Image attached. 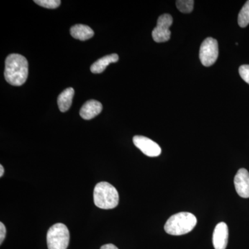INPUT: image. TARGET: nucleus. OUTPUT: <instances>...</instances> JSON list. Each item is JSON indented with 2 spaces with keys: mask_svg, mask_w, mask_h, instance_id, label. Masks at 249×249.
<instances>
[{
  "mask_svg": "<svg viewBox=\"0 0 249 249\" xmlns=\"http://www.w3.org/2000/svg\"><path fill=\"white\" fill-rule=\"evenodd\" d=\"M29 65L25 57L19 54L9 55L5 62L4 77L13 86H21L27 81Z\"/></svg>",
  "mask_w": 249,
  "mask_h": 249,
  "instance_id": "obj_1",
  "label": "nucleus"
},
{
  "mask_svg": "<svg viewBox=\"0 0 249 249\" xmlns=\"http://www.w3.org/2000/svg\"><path fill=\"white\" fill-rule=\"evenodd\" d=\"M197 219L191 213L181 212L173 214L164 226L167 233L171 235H182L192 231L196 227Z\"/></svg>",
  "mask_w": 249,
  "mask_h": 249,
  "instance_id": "obj_2",
  "label": "nucleus"
},
{
  "mask_svg": "<svg viewBox=\"0 0 249 249\" xmlns=\"http://www.w3.org/2000/svg\"><path fill=\"white\" fill-rule=\"evenodd\" d=\"M93 201L99 209H114L119 204V193L109 183H98L93 190Z\"/></svg>",
  "mask_w": 249,
  "mask_h": 249,
  "instance_id": "obj_3",
  "label": "nucleus"
},
{
  "mask_svg": "<svg viewBox=\"0 0 249 249\" xmlns=\"http://www.w3.org/2000/svg\"><path fill=\"white\" fill-rule=\"evenodd\" d=\"M70 240L68 228L62 223L54 224L47 232V242L49 249H67Z\"/></svg>",
  "mask_w": 249,
  "mask_h": 249,
  "instance_id": "obj_4",
  "label": "nucleus"
},
{
  "mask_svg": "<svg viewBox=\"0 0 249 249\" xmlns=\"http://www.w3.org/2000/svg\"><path fill=\"white\" fill-rule=\"evenodd\" d=\"M219 55L218 42L213 37H208L202 42L199 50V59L205 67L212 66Z\"/></svg>",
  "mask_w": 249,
  "mask_h": 249,
  "instance_id": "obj_5",
  "label": "nucleus"
},
{
  "mask_svg": "<svg viewBox=\"0 0 249 249\" xmlns=\"http://www.w3.org/2000/svg\"><path fill=\"white\" fill-rule=\"evenodd\" d=\"M173 17L170 14H163L158 18L157 27L152 31V38L156 42H165L170 39V27L173 24Z\"/></svg>",
  "mask_w": 249,
  "mask_h": 249,
  "instance_id": "obj_6",
  "label": "nucleus"
},
{
  "mask_svg": "<svg viewBox=\"0 0 249 249\" xmlns=\"http://www.w3.org/2000/svg\"><path fill=\"white\" fill-rule=\"evenodd\" d=\"M133 142L134 145L147 157H158L161 153V149L160 145L147 137L134 136Z\"/></svg>",
  "mask_w": 249,
  "mask_h": 249,
  "instance_id": "obj_7",
  "label": "nucleus"
},
{
  "mask_svg": "<svg viewBox=\"0 0 249 249\" xmlns=\"http://www.w3.org/2000/svg\"><path fill=\"white\" fill-rule=\"evenodd\" d=\"M234 184L237 194L243 198H249V173L245 168H241L236 174Z\"/></svg>",
  "mask_w": 249,
  "mask_h": 249,
  "instance_id": "obj_8",
  "label": "nucleus"
},
{
  "mask_svg": "<svg viewBox=\"0 0 249 249\" xmlns=\"http://www.w3.org/2000/svg\"><path fill=\"white\" fill-rule=\"evenodd\" d=\"M229 240V228L227 224L220 222L216 226L213 235L214 249H226Z\"/></svg>",
  "mask_w": 249,
  "mask_h": 249,
  "instance_id": "obj_9",
  "label": "nucleus"
},
{
  "mask_svg": "<svg viewBox=\"0 0 249 249\" xmlns=\"http://www.w3.org/2000/svg\"><path fill=\"white\" fill-rule=\"evenodd\" d=\"M102 110L103 106L101 103L95 100H90L83 105L80 111V115L85 120H91Z\"/></svg>",
  "mask_w": 249,
  "mask_h": 249,
  "instance_id": "obj_10",
  "label": "nucleus"
},
{
  "mask_svg": "<svg viewBox=\"0 0 249 249\" xmlns=\"http://www.w3.org/2000/svg\"><path fill=\"white\" fill-rule=\"evenodd\" d=\"M119 57L117 54L114 53L111 55H106L100 58L97 61L95 62L91 66L90 70L93 73H101L105 71L106 67L111 63L118 62Z\"/></svg>",
  "mask_w": 249,
  "mask_h": 249,
  "instance_id": "obj_11",
  "label": "nucleus"
},
{
  "mask_svg": "<svg viewBox=\"0 0 249 249\" xmlns=\"http://www.w3.org/2000/svg\"><path fill=\"white\" fill-rule=\"evenodd\" d=\"M70 33L73 38L81 41L89 40L94 34L91 28L84 24H76L73 26L71 28Z\"/></svg>",
  "mask_w": 249,
  "mask_h": 249,
  "instance_id": "obj_12",
  "label": "nucleus"
},
{
  "mask_svg": "<svg viewBox=\"0 0 249 249\" xmlns=\"http://www.w3.org/2000/svg\"><path fill=\"white\" fill-rule=\"evenodd\" d=\"M74 89L72 88H69L64 90L58 98V106L62 112H65L69 110L72 104V100L74 96Z\"/></svg>",
  "mask_w": 249,
  "mask_h": 249,
  "instance_id": "obj_13",
  "label": "nucleus"
},
{
  "mask_svg": "<svg viewBox=\"0 0 249 249\" xmlns=\"http://www.w3.org/2000/svg\"><path fill=\"white\" fill-rule=\"evenodd\" d=\"M238 24L245 28L249 24V0L245 3L238 15Z\"/></svg>",
  "mask_w": 249,
  "mask_h": 249,
  "instance_id": "obj_14",
  "label": "nucleus"
},
{
  "mask_svg": "<svg viewBox=\"0 0 249 249\" xmlns=\"http://www.w3.org/2000/svg\"><path fill=\"white\" fill-rule=\"evenodd\" d=\"M194 2L193 0H178L176 1L177 7L183 14H190L193 11Z\"/></svg>",
  "mask_w": 249,
  "mask_h": 249,
  "instance_id": "obj_15",
  "label": "nucleus"
},
{
  "mask_svg": "<svg viewBox=\"0 0 249 249\" xmlns=\"http://www.w3.org/2000/svg\"><path fill=\"white\" fill-rule=\"evenodd\" d=\"M34 2L47 9H54L58 8L61 3L60 0H35Z\"/></svg>",
  "mask_w": 249,
  "mask_h": 249,
  "instance_id": "obj_16",
  "label": "nucleus"
},
{
  "mask_svg": "<svg viewBox=\"0 0 249 249\" xmlns=\"http://www.w3.org/2000/svg\"><path fill=\"white\" fill-rule=\"evenodd\" d=\"M239 73H240L241 78L245 80L246 83L249 84V65H242L239 68Z\"/></svg>",
  "mask_w": 249,
  "mask_h": 249,
  "instance_id": "obj_17",
  "label": "nucleus"
},
{
  "mask_svg": "<svg viewBox=\"0 0 249 249\" xmlns=\"http://www.w3.org/2000/svg\"><path fill=\"white\" fill-rule=\"evenodd\" d=\"M6 229L4 224L2 222L0 223V245L4 242L5 237H6Z\"/></svg>",
  "mask_w": 249,
  "mask_h": 249,
  "instance_id": "obj_18",
  "label": "nucleus"
},
{
  "mask_svg": "<svg viewBox=\"0 0 249 249\" xmlns=\"http://www.w3.org/2000/svg\"><path fill=\"white\" fill-rule=\"evenodd\" d=\"M101 249H119L115 245L112 244H107V245H103L101 247Z\"/></svg>",
  "mask_w": 249,
  "mask_h": 249,
  "instance_id": "obj_19",
  "label": "nucleus"
},
{
  "mask_svg": "<svg viewBox=\"0 0 249 249\" xmlns=\"http://www.w3.org/2000/svg\"><path fill=\"white\" fill-rule=\"evenodd\" d=\"M4 167L2 166V165H0V178H2L3 175H4Z\"/></svg>",
  "mask_w": 249,
  "mask_h": 249,
  "instance_id": "obj_20",
  "label": "nucleus"
}]
</instances>
